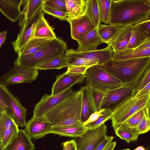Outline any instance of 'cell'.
Segmentation results:
<instances>
[{
    "label": "cell",
    "instance_id": "6da1fadb",
    "mask_svg": "<svg viewBox=\"0 0 150 150\" xmlns=\"http://www.w3.org/2000/svg\"><path fill=\"white\" fill-rule=\"evenodd\" d=\"M150 0H112L108 24L123 26L150 20Z\"/></svg>",
    "mask_w": 150,
    "mask_h": 150
},
{
    "label": "cell",
    "instance_id": "7a4b0ae2",
    "mask_svg": "<svg viewBox=\"0 0 150 150\" xmlns=\"http://www.w3.org/2000/svg\"><path fill=\"white\" fill-rule=\"evenodd\" d=\"M150 57L110 59L102 64L107 72L125 85L137 84L150 66Z\"/></svg>",
    "mask_w": 150,
    "mask_h": 150
},
{
    "label": "cell",
    "instance_id": "3957f363",
    "mask_svg": "<svg viewBox=\"0 0 150 150\" xmlns=\"http://www.w3.org/2000/svg\"><path fill=\"white\" fill-rule=\"evenodd\" d=\"M81 93L76 91L44 116L52 126L81 125Z\"/></svg>",
    "mask_w": 150,
    "mask_h": 150
},
{
    "label": "cell",
    "instance_id": "277c9868",
    "mask_svg": "<svg viewBox=\"0 0 150 150\" xmlns=\"http://www.w3.org/2000/svg\"><path fill=\"white\" fill-rule=\"evenodd\" d=\"M67 50L66 42L56 38L47 47L35 53L24 58H17L14 62L26 69H33L54 57L64 55Z\"/></svg>",
    "mask_w": 150,
    "mask_h": 150
},
{
    "label": "cell",
    "instance_id": "5b68a950",
    "mask_svg": "<svg viewBox=\"0 0 150 150\" xmlns=\"http://www.w3.org/2000/svg\"><path fill=\"white\" fill-rule=\"evenodd\" d=\"M150 93L138 99L134 96L128 98L113 108L111 120L114 130L124 123L139 110L145 108L150 103Z\"/></svg>",
    "mask_w": 150,
    "mask_h": 150
},
{
    "label": "cell",
    "instance_id": "8992f818",
    "mask_svg": "<svg viewBox=\"0 0 150 150\" xmlns=\"http://www.w3.org/2000/svg\"><path fill=\"white\" fill-rule=\"evenodd\" d=\"M85 79V86L88 88L105 91L125 85L108 73L102 65H95L89 68Z\"/></svg>",
    "mask_w": 150,
    "mask_h": 150
},
{
    "label": "cell",
    "instance_id": "52a82bcc",
    "mask_svg": "<svg viewBox=\"0 0 150 150\" xmlns=\"http://www.w3.org/2000/svg\"><path fill=\"white\" fill-rule=\"evenodd\" d=\"M38 71L35 68L26 69L14 65L7 73L0 76V84L6 86L23 83H30L36 80Z\"/></svg>",
    "mask_w": 150,
    "mask_h": 150
},
{
    "label": "cell",
    "instance_id": "ba28073f",
    "mask_svg": "<svg viewBox=\"0 0 150 150\" xmlns=\"http://www.w3.org/2000/svg\"><path fill=\"white\" fill-rule=\"evenodd\" d=\"M74 92L71 88L54 95L45 94L35 105L33 110V117L43 116L59 104L71 96Z\"/></svg>",
    "mask_w": 150,
    "mask_h": 150
},
{
    "label": "cell",
    "instance_id": "9c48e42d",
    "mask_svg": "<svg viewBox=\"0 0 150 150\" xmlns=\"http://www.w3.org/2000/svg\"><path fill=\"white\" fill-rule=\"evenodd\" d=\"M107 127L105 123L92 129H88L81 137L74 138L77 150H94L107 135Z\"/></svg>",
    "mask_w": 150,
    "mask_h": 150
},
{
    "label": "cell",
    "instance_id": "30bf717a",
    "mask_svg": "<svg viewBox=\"0 0 150 150\" xmlns=\"http://www.w3.org/2000/svg\"><path fill=\"white\" fill-rule=\"evenodd\" d=\"M136 85H125L106 92L102 102L101 108L113 109L125 99L134 96L135 94Z\"/></svg>",
    "mask_w": 150,
    "mask_h": 150
},
{
    "label": "cell",
    "instance_id": "8fae6325",
    "mask_svg": "<svg viewBox=\"0 0 150 150\" xmlns=\"http://www.w3.org/2000/svg\"><path fill=\"white\" fill-rule=\"evenodd\" d=\"M85 79L86 74L73 73L67 71L57 76L52 88L51 95L64 91L75 84L82 83Z\"/></svg>",
    "mask_w": 150,
    "mask_h": 150
},
{
    "label": "cell",
    "instance_id": "7c38bea8",
    "mask_svg": "<svg viewBox=\"0 0 150 150\" xmlns=\"http://www.w3.org/2000/svg\"><path fill=\"white\" fill-rule=\"evenodd\" d=\"M52 126L44 116L37 118L33 117L27 122L24 130L31 139L36 140L49 134Z\"/></svg>",
    "mask_w": 150,
    "mask_h": 150
},
{
    "label": "cell",
    "instance_id": "4fadbf2b",
    "mask_svg": "<svg viewBox=\"0 0 150 150\" xmlns=\"http://www.w3.org/2000/svg\"><path fill=\"white\" fill-rule=\"evenodd\" d=\"M112 58L122 60L150 57V38L142 44L134 48H127L121 51H112Z\"/></svg>",
    "mask_w": 150,
    "mask_h": 150
},
{
    "label": "cell",
    "instance_id": "5bb4252c",
    "mask_svg": "<svg viewBox=\"0 0 150 150\" xmlns=\"http://www.w3.org/2000/svg\"><path fill=\"white\" fill-rule=\"evenodd\" d=\"M134 25L120 26L113 38L108 43L114 52L122 51L127 48Z\"/></svg>",
    "mask_w": 150,
    "mask_h": 150
},
{
    "label": "cell",
    "instance_id": "9a60e30c",
    "mask_svg": "<svg viewBox=\"0 0 150 150\" xmlns=\"http://www.w3.org/2000/svg\"><path fill=\"white\" fill-rule=\"evenodd\" d=\"M78 47L76 51L86 52L97 50L99 45L103 43L98 32V28H95L81 37L77 41Z\"/></svg>",
    "mask_w": 150,
    "mask_h": 150
},
{
    "label": "cell",
    "instance_id": "2e32d148",
    "mask_svg": "<svg viewBox=\"0 0 150 150\" xmlns=\"http://www.w3.org/2000/svg\"><path fill=\"white\" fill-rule=\"evenodd\" d=\"M67 21L70 26L71 38L76 41L87 32L95 28L86 14L78 18L69 19Z\"/></svg>",
    "mask_w": 150,
    "mask_h": 150
},
{
    "label": "cell",
    "instance_id": "e0dca14e",
    "mask_svg": "<svg viewBox=\"0 0 150 150\" xmlns=\"http://www.w3.org/2000/svg\"><path fill=\"white\" fill-rule=\"evenodd\" d=\"M53 40L38 38L30 39L17 53L18 58H24L32 55L49 45Z\"/></svg>",
    "mask_w": 150,
    "mask_h": 150
},
{
    "label": "cell",
    "instance_id": "ac0fdd59",
    "mask_svg": "<svg viewBox=\"0 0 150 150\" xmlns=\"http://www.w3.org/2000/svg\"><path fill=\"white\" fill-rule=\"evenodd\" d=\"M23 0H0V11L8 19L15 22L21 15Z\"/></svg>",
    "mask_w": 150,
    "mask_h": 150
},
{
    "label": "cell",
    "instance_id": "d6986e66",
    "mask_svg": "<svg viewBox=\"0 0 150 150\" xmlns=\"http://www.w3.org/2000/svg\"><path fill=\"white\" fill-rule=\"evenodd\" d=\"M44 1V0H23L19 26L22 25L42 11L41 6Z\"/></svg>",
    "mask_w": 150,
    "mask_h": 150
},
{
    "label": "cell",
    "instance_id": "ffe728a7",
    "mask_svg": "<svg viewBox=\"0 0 150 150\" xmlns=\"http://www.w3.org/2000/svg\"><path fill=\"white\" fill-rule=\"evenodd\" d=\"M35 146L24 129H19L17 135L9 143L4 150H34Z\"/></svg>",
    "mask_w": 150,
    "mask_h": 150
},
{
    "label": "cell",
    "instance_id": "44dd1931",
    "mask_svg": "<svg viewBox=\"0 0 150 150\" xmlns=\"http://www.w3.org/2000/svg\"><path fill=\"white\" fill-rule=\"evenodd\" d=\"M6 91L9 100L12 116L18 126L23 127L27 123L26 118L27 110L7 87Z\"/></svg>",
    "mask_w": 150,
    "mask_h": 150
},
{
    "label": "cell",
    "instance_id": "7402d4cb",
    "mask_svg": "<svg viewBox=\"0 0 150 150\" xmlns=\"http://www.w3.org/2000/svg\"><path fill=\"white\" fill-rule=\"evenodd\" d=\"M79 90L81 93V119L83 124L96 111L90 89L85 86Z\"/></svg>",
    "mask_w": 150,
    "mask_h": 150
},
{
    "label": "cell",
    "instance_id": "603a6c76",
    "mask_svg": "<svg viewBox=\"0 0 150 150\" xmlns=\"http://www.w3.org/2000/svg\"><path fill=\"white\" fill-rule=\"evenodd\" d=\"M39 16L30 24L20 27V32L18 35L17 39L11 42L14 50L17 53L29 40L32 38L35 25Z\"/></svg>",
    "mask_w": 150,
    "mask_h": 150
},
{
    "label": "cell",
    "instance_id": "cb8c5ba5",
    "mask_svg": "<svg viewBox=\"0 0 150 150\" xmlns=\"http://www.w3.org/2000/svg\"><path fill=\"white\" fill-rule=\"evenodd\" d=\"M54 30L45 19L42 11L36 24L32 38L54 39L57 37Z\"/></svg>",
    "mask_w": 150,
    "mask_h": 150
},
{
    "label": "cell",
    "instance_id": "d4e9b609",
    "mask_svg": "<svg viewBox=\"0 0 150 150\" xmlns=\"http://www.w3.org/2000/svg\"><path fill=\"white\" fill-rule=\"evenodd\" d=\"M112 51L111 48L108 46L103 49L89 52H79L74 50L79 56L96 62L99 65H102L112 58Z\"/></svg>",
    "mask_w": 150,
    "mask_h": 150
},
{
    "label": "cell",
    "instance_id": "484cf974",
    "mask_svg": "<svg viewBox=\"0 0 150 150\" xmlns=\"http://www.w3.org/2000/svg\"><path fill=\"white\" fill-rule=\"evenodd\" d=\"M88 130L87 127L83 125L55 126L52 127L49 134L75 138L81 137Z\"/></svg>",
    "mask_w": 150,
    "mask_h": 150
},
{
    "label": "cell",
    "instance_id": "4316f807",
    "mask_svg": "<svg viewBox=\"0 0 150 150\" xmlns=\"http://www.w3.org/2000/svg\"><path fill=\"white\" fill-rule=\"evenodd\" d=\"M65 1L68 19L78 18L85 14L86 0H65Z\"/></svg>",
    "mask_w": 150,
    "mask_h": 150
},
{
    "label": "cell",
    "instance_id": "83f0119b",
    "mask_svg": "<svg viewBox=\"0 0 150 150\" xmlns=\"http://www.w3.org/2000/svg\"><path fill=\"white\" fill-rule=\"evenodd\" d=\"M86 3L85 14L93 26L98 28L101 20L97 0H86Z\"/></svg>",
    "mask_w": 150,
    "mask_h": 150
},
{
    "label": "cell",
    "instance_id": "f1b7e54d",
    "mask_svg": "<svg viewBox=\"0 0 150 150\" xmlns=\"http://www.w3.org/2000/svg\"><path fill=\"white\" fill-rule=\"evenodd\" d=\"M68 63V59L64 55H60L38 66L35 68L38 70L60 69L67 67Z\"/></svg>",
    "mask_w": 150,
    "mask_h": 150
},
{
    "label": "cell",
    "instance_id": "f546056e",
    "mask_svg": "<svg viewBox=\"0 0 150 150\" xmlns=\"http://www.w3.org/2000/svg\"><path fill=\"white\" fill-rule=\"evenodd\" d=\"M64 55L68 59V65L91 67L98 64L96 62L89 61L79 56L73 49L67 50Z\"/></svg>",
    "mask_w": 150,
    "mask_h": 150
},
{
    "label": "cell",
    "instance_id": "4dcf8cb0",
    "mask_svg": "<svg viewBox=\"0 0 150 150\" xmlns=\"http://www.w3.org/2000/svg\"><path fill=\"white\" fill-rule=\"evenodd\" d=\"M116 136L128 143L136 141L139 135L133 130L122 124L120 125L114 130Z\"/></svg>",
    "mask_w": 150,
    "mask_h": 150
},
{
    "label": "cell",
    "instance_id": "1f68e13d",
    "mask_svg": "<svg viewBox=\"0 0 150 150\" xmlns=\"http://www.w3.org/2000/svg\"><path fill=\"white\" fill-rule=\"evenodd\" d=\"M120 26L100 24L98 28V32L101 41L107 44L114 36Z\"/></svg>",
    "mask_w": 150,
    "mask_h": 150
},
{
    "label": "cell",
    "instance_id": "d6a6232c",
    "mask_svg": "<svg viewBox=\"0 0 150 150\" xmlns=\"http://www.w3.org/2000/svg\"><path fill=\"white\" fill-rule=\"evenodd\" d=\"M149 38L150 37H148L136 24L134 25L127 48L136 47Z\"/></svg>",
    "mask_w": 150,
    "mask_h": 150
},
{
    "label": "cell",
    "instance_id": "836d02e7",
    "mask_svg": "<svg viewBox=\"0 0 150 150\" xmlns=\"http://www.w3.org/2000/svg\"><path fill=\"white\" fill-rule=\"evenodd\" d=\"M101 22L108 24L112 0H97Z\"/></svg>",
    "mask_w": 150,
    "mask_h": 150
},
{
    "label": "cell",
    "instance_id": "e575fe53",
    "mask_svg": "<svg viewBox=\"0 0 150 150\" xmlns=\"http://www.w3.org/2000/svg\"><path fill=\"white\" fill-rule=\"evenodd\" d=\"M15 123L13 116L5 111L0 119V141L5 131Z\"/></svg>",
    "mask_w": 150,
    "mask_h": 150
},
{
    "label": "cell",
    "instance_id": "d590c367",
    "mask_svg": "<svg viewBox=\"0 0 150 150\" xmlns=\"http://www.w3.org/2000/svg\"><path fill=\"white\" fill-rule=\"evenodd\" d=\"M113 114V109L111 108L105 109L102 115L94 122L90 123L86 126L88 129H92L98 127L106 121L111 120Z\"/></svg>",
    "mask_w": 150,
    "mask_h": 150
},
{
    "label": "cell",
    "instance_id": "8d00e7d4",
    "mask_svg": "<svg viewBox=\"0 0 150 150\" xmlns=\"http://www.w3.org/2000/svg\"><path fill=\"white\" fill-rule=\"evenodd\" d=\"M145 112V108L139 110L122 124L134 131L137 126L143 117Z\"/></svg>",
    "mask_w": 150,
    "mask_h": 150
},
{
    "label": "cell",
    "instance_id": "74e56055",
    "mask_svg": "<svg viewBox=\"0 0 150 150\" xmlns=\"http://www.w3.org/2000/svg\"><path fill=\"white\" fill-rule=\"evenodd\" d=\"M42 11L47 14L52 15L62 21L68 19L67 13L51 7L44 3L41 6Z\"/></svg>",
    "mask_w": 150,
    "mask_h": 150
},
{
    "label": "cell",
    "instance_id": "f35d334b",
    "mask_svg": "<svg viewBox=\"0 0 150 150\" xmlns=\"http://www.w3.org/2000/svg\"><path fill=\"white\" fill-rule=\"evenodd\" d=\"M7 87L0 84V106L12 116L9 100L7 93Z\"/></svg>",
    "mask_w": 150,
    "mask_h": 150
},
{
    "label": "cell",
    "instance_id": "ab89813d",
    "mask_svg": "<svg viewBox=\"0 0 150 150\" xmlns=\"http://www.w3.org/2000/svg\"><path fill=\"white\" fill-rule=\"evenodd\" d=\"M19 130L18 126L16 123L5 131L1 141L4 148L17 135Z\"/></svg>",
    "mask_w": 150,
    "mask_h": 150
},
{
    "label": "cell",
    "instance_id": "60d3db41",
    "mask_svg": "<svg viewBox=\"0 0 150 150\" xmlns=\"http://www.w3.org/2000/svg\"><path fill=\"white\" fill-rule=\"evenodd\" d=\"M95 105L96 112L100 110L103 98L107 91L89 88Z\"/></svg>",
    "mask_w": 150,
    "mask_h": 150
},
{
    "label": "cell",
    "instance_id": "b9f144b4",
    "mask_svg": "<svg viewBox=\"0 0 150 150\" xmlns=\"http://www.w3.org/2000/svg\"><path fill=\"white\" fill-rule=\"evenodd\" d=\"M150 129V115L146 112L144 116L135 129V132L139 135L144 134L149 131Z\"/></svg>",
    "mask_w": 150,
    "mask_h": 150
},
{
    "label": "cell",
    "instance_id": "7bdbcfd3",
    "mask_svg": "<svg viewBox=\"0 0 150 150\" xmlns=\"http://www.w3.org/2000/svg\"><path fill=\"white\" fill-rule=\"evenodd\" d=\"M149 83H150V66L147 68L136 85L135 89L136 93Z\"/></svg>",
    "mask_w": 150,
    "mask_h": 150
},
{
    "label": "cell",
    "instance_id": "ee69618b",
    "mask_svg": "<svg viewBox=\"0 0 150 150\" xmlns=\"http://www.w3.org/2000/svg\"><path fill=\"white\" fill-rule=\"evenodd\" d=\"M46 4L66 12L65 0H44Z\"/></svg>",
    "mask_w": 150,
    "mask_h": 150
},
{
    "label": "cell",
    "instance_id": "f6af8a7d",
    "mask_svg": "<svg viewBox=\"0 0 150 150\" xmlns=\"http://www.w3.org/2000/svg\"><path fill=\"white\" fill-rule=\"evenodd\" d=\"M90 67L68 65L67 71L73 73L84 74L87 70Z\"/></svg>",
    "mask_w": 150,
    "mask_h": 150
},
{
    "label": "cell",
    "instance_id": "bcb514c9",
    "mask_svg": "<svg viewBox=\"0 0 150 150\" xmlns=\"http://www.w3.org/2000/svg\"><path fill=\"white\" fill-rule=\"evenodd\" d=\"M136 25L148 37H150V20L144 21Z\"/></svg>",
    "mask_w": 150,
    "mask_h": 150
},
{
    "label": "cell",
    "instance_id": "7dc6e473",
    "mask_svg": "<svg viewBox=\"0 0 150 150\" xmlns=\"http://www.w3.org/2000/svg\"><path fill=\"white\" fill-rule=\"evenodd\" d=\"M114 138V137L113 136H109L107 134L104 139L96 146L94 150H103L109 142L113 140Z\"/></svg>",
    "mask_w": 150,
    "mask_h": 150
},
{
    "label": "cell",
    "instance_id": "c3c4849f",
    "mask_svg": "<svg viewBox=\"0 0 150 150\" xmlns=\"http://www.w3.org/2000/svg\"><path fill=\"white\" fill-rule=\"evenodd\" d=\"M104 110L105 109H103L99 111L95 112L92 113L87 120L83 123V125L85 126L90 123L96 121L100 116L102 115L103 112Z\"/></svg>",
    "mask_w": 150,
    "mask_h": 150
},
{
    "label": "cell",
    "instance_id": "681fc988",
    "mask_svg": "<svg viewBox=\"0 0 150 150\" xmlns=\"http://www.w3.org/2000/svg\"><path fill=\"white\" fill-rule=\"evenodd\" d=\"M62 145V150H77L76 143L74 139L64 142Z\"/></svg>",
    "mask_w": 150,
    "mask_h": 150
},
{
    "label": "cell",
    "instance_id": "f907efd6",
    "mask_svg": "<svg viewBox=\"0 0 150 150\" xmlns=\"http://www.w3.org/2000/svg\"><path fill=\"white\" fill-rule=\"evenodd\" d=\"M150 83L136 93L134 97L138 99L150 93Z\"/></svg>",
    "mask_w": 150,
    "mask_h": 150
},
{
    "label": "cell",
    "instance_id": "816d5d0a",
    "mask_svg": "<svg viewBox=\"0 0 150 150\" xmlns=\"http://www.w3.org/2000/svg\"><path fill=\"white\" fill-rule=\"evenodd\" d=\"M116 141H111L109 142L103 150H114L116 145Z\"/></svg>",
    "mask_w": 150,
    "mask_h": 150
},
{
    "label": "cell",
    "instance_id": "f5cc1de1",
    "mask_svg": "<svg viewBox=\"0 0 150 150\" xmlns=\"http://www.w3.org/2000/svg\"><path fill=\"white\" fill-rule=\"evenodd\" d=\"M7 31L4 30L0 33V48L6 39Z\"/></svg>",
    "mask_w": 150,
    "mask_h": 150
},
{
    "label": "cell",
    "instance_id": "db71d44e",
    "mask_svg": "<svg viewBox=\"0 0 150 150\" xmlns=\"http://www.w3.org/2000/svg\"><path fill=\"white\" fill-rule=\"evenodd\" d=\"M133 150H146V148L143 146H140L137 147Z\"/></svg>",
    "mask_w": 150,
    "mask_h": 150
},
{
    "label": "cell",
    "instance_id": "11a10c76",
    "mask_svg": "<svg viewBox=\"0 0 150 150\" xmlns=\"http://www.w3.org/2000/svg\"><path fill=\"white\" fill-rule=\"evenodd\" d=\"M4 111V110L0 106V119Z\"/></svg>",
    "mask_w": 150,
    "mask_h": 150
},
{
    "label": "cell",
    "instance_id": "9f6ffc18",
    "mask_svg": "<svg viewBox=\"0 0 150 150\" xmlns=\"http://www.w3.org/2000/svg\"><path fill=\"white\" fill-rule=\"evenodd\" d=\"M0 150H4V148L1 141H0Z\"/></svg>",
    "mask_w": 150,
    "mask_h": 150
},
{
    "label": "cell",
    "instance_id": "6f0895ef",
    "mask_svg": "<svg viewBox=\"0 0 150 150\" xmlns=\"http://www.w3.org/2000/svg\"><path fill=\"white\" fill-rule=\"evenodd\" d=\"M146 150H150V144H149L146 148Z\"/></svg>",
    "mask_w": 150,
    "mask_h": 150
},
{
    "label": "cell",
    "instance_id": "680465c9",
    "mask_svg": "<svg viewBox=\"0 0 150 150\" xmlns=\"http://www.w3.org/2000/svg\"><path fill=\"white\" fill-rule=\"evenodd\" d=\"M130 150V149L129 148H127V149H121V150Z\"/></svg>",
    "mask_w": 150,
    "mask_h": 150
}]
</instances>
